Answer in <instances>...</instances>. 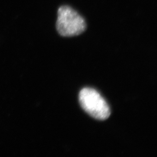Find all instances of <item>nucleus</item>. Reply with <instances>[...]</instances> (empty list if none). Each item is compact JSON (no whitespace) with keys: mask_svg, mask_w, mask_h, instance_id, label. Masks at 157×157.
<instances>
[{"mask_svg":"<svg viewBox=\"0 0 157 157\" xmlns=\"http://www.w3.org/2000/svg\"><path fill=\"white\" fill-rule=\"evenodd\" d=\"M86 28L85 21L76 11L69 6L59 8L56 29L59 34L65 37L78 35Z\"/></svg>","mask_w":157,"mask_h":157,"instance_id":"obj_2","label":"nucleus"},{"mask_svg":"<svg viewBox=\"0 0 157 157\" xmlns=\"http://www.w3.org/2000/svg\"><path fill=\"white\" fill-rule=\"evenodd\" d=\"M79 100L83 109L90 116L98 120L108 119L110 110L104 98L95 89L86 87L81 90Z\"/></svg>","mask_w":157,"mask_h":157,"instance_id":"obj_1","label":"nucleus"}]
</instances>
